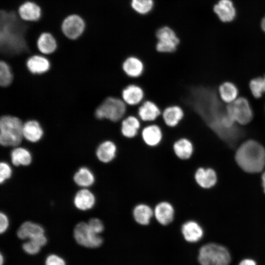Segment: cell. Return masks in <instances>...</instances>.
Masks as SVG:
<instances>
[{"instance_id":"1","label":"cell","mask_w":265,"mask_h":265,"mask_svg":"<svg viewBox=\"0 0 265 265\" xmlns=\"http://www.w3.org/2000/svg\"><path fill=\"white\" fill-rule=\"evenodd\" d=\"M187 90L183 104L197 114L221 140L233 147L244 136V130L231 118L215 89L199 85Z\"/></svg>"},{"instance_id":"2","label":"cell","mask_w":265,"mask_h":265,"mask_svg":"<svg viewBox=\"0 0 265 265\" xmlns=\"http://www.w3.org/2000/svg\"><path fill=\"white\" fill-rule=\"evenodd\" d=\"M26 22L16 11H0V51L3 55L31 53L26 37Z\"/></svg>"},{"instance_id":"3","label":"cell","mask_w":265,"mask_h":265,"mask_svg":"<svg viewBox=\"0 0 265 265\" xmlns=\"http://www.w3.org/2000/svg\"><path fill=\"white\" fill-rule=\"evenodd\" d=\"M235 157L239 167L247 172H259L265 166V149L254 140L243 142L237 150Z\"/></svg>"},{"instance_id":"4","label":"cell","mask_w":265,"mask_h":265,"mask_svg":"<svg viewBox=\"0 0 265 265\" xmlns=\"http://www.w3.org/2000/svg\"><path fill=\"white\" fill-rule=\"evenodd\" d=\"M24 124L18 117L4 115L0 119V143L3 146H17L24 137Z\"/></svg>"},{"instance_id":"5","label":"cell","mask_w":265,"mask_h":265,"mask_svg":"<svg viewBox=\"0 0 265 265\" xmlns=\"http://www.w3.org/2000/svg\"><path fill=\"white\" fill-rule=\"evenodd\" d=\"M128 106L121 98L109 96L97 106L95 116L99 120L120 122L127 115Z\"/></svg>"},{"instance_id":"6","label":"cell","mask_w":265,"mask_h":265,"mask_svg":"<svg viewBox=\"0 0 265 265\" xmlns=\"http://www.w3.org/2000/svg\"><path fill=\"white\" fill-rule=\"evenodd\" d=\"M231 260L229 250L218 243H207L198 252V261L200 265H230Z\"/></svg>"},{"instance_id":"7","label":"cell","mask_w":265,"mask_h":265,"mask_svg":"<svg viewBox=\"0 0 265 265\" xmlns=\"http://www.w3.org/2000/svg\"><path fill=\"white\" fill-rule=\"evenodd\" d=\"M231 118L237 124L245 125L252 120L254 112L248 100L244 97H238L227 106Z\"/></svg>"},{"instance_id":"8","label":"cell","mask_w":265,"mask_h":265,"mask_svg":"<svg viewBox=\"0 0 265 265\" xmlns=\"http://www.w3.org/2000/svg\"><path fill=\"white\" fill-rule=\"evenodd\" d=\"M74 237L77 243L86 248H98L103 243L102 237L94 233L87 223L84 222H80L76 225Z\"/></svg>"},{"instance_id":"9","label":"cell","mask_w":265,"mask_h":265,"mask_svg":"<svg viewBox=\"0 0 265 265\" xmlns=\"http://www.w3.org/2000/svg\"><path fill=\"white\" fill-rule=\"evenodd\" d=\"M158 39L156 45V51L161 53L175 52L180 44V39L175 32L169 27L164 26L156 32Z\"/></svg>"},{"instance_id":"10","label":"cell","mask_w":265,"mask_h":265,"mask_svg":"<svg viewBox=\"0 0 265 265\" xmlns=\"http://www.w3.org/2000/svg\"><path fill=\"white\" fill-rule=\"evenodd\" d=\"M85 28L83 19L79 15L71 14L67 16L61 24V30L68 38L75 40L81 36Z\"/></svg>"},{"instance_id":"11","label":"cell","mask_w":265,"mask_h":265,"mask_svg":"<svg viewBox=\"0 0 265 265\" xmlns=\"http://www.w3.org/2000/svg\"><path fill=\"white\" fill-rule=\"evenodd\" d=\"M140 132L142 141L149 147L159 145L164 137L161 127L156 123L145 124Z\"/></svg>"},{"instance_id":"12","label":"cell","mask_w":265,"mask_h":265,"mask_svg":"<svg viewBox=\"0 0 265 265\" xmlns=\"http://www.w3.org/2000/svg\"><path fill=\"white\" fill-rule=\"evenodd\" d=\"M161 113L162 110L155 102L144 100L137 107L136 116L145 125L155 123Z\"/></svg>"},{"instance_id":"13","label":"cell","mask_w":265,"mask_h":265,"mask_svg":"<svg viewBox=\"0 0 265 265\" xmlns=\"http://www.w3.org/2000/svg\"><path fill=\"white\" fill-rule=\"evenodd\" d=\"M154 209V217L161 225L167 226L174 219L175 211L173 205L168 201L158 203Z\"/></svg>"},{"instance_id":"14","label":"cell","mask_w":265,"mask_h":265,"mask_svg":"<svg viewBox=\"0 0 265 265\" xmlns=\"http://www.w3.org/2000/svg\"><path fill=\"white\" fill-rule=\"evenodd\" d=\"M121 98L128 106H137L144 101L145 92L139 85L131 83L122 89Z\"/></svg>"},{"instance_id":"15","label":"cell","mask_w":265,"mask_h":265,"mask_svg":"<svg viewBox=\"0 0 265 265\" xmlns=\"http://www.w3.org/2000/svg\"><path fill=\"white\" fill-rule=\"evenodd\" d=\"M141 127V122L136 115H128L121 121L120 133L124 138L133 139L139 133Z\"/></svg>"},{"instance_id":"16","label":"cell","mask_w":265,"mask_h":265,"mask_svg":"<svg viewBox=\"0 0 265 265\" xmlns=\"http://www.w3.org/2000/svg\"><path fill=\"white\" fill-rule=\"evenodd\" d=\"M183 108L178 105H170L162 111L161 117L165 125L169 128L177 127L185 116Z\"/></svg>"},{"instance_id":"17","label":"cell","mask_w":265,"mask_h":265,"mask_svg":"<svg viewBox=\"0 0 265 265\" xmlns=\"http://www.w3.org/2000/svg\"><path fill=\"white\" fill-rule=\"evenodd\" d=\"M122 69L125 74L131 79H137L144 73L145 65L140 58L135 56H129L122 63Z\"/></svg>"},{"instance_id":"18","label":"cell","mask_w":265,"mask_h":265,"mask_svg":"<svg viewBox=\"0 0 265 265\" xmlns=\"http://www.w3.org/2000/svg\"><path fill=\"white\" fill-rule=\"evenodd\" d=\"M18 14L23 21L33 22L40 19L42 10L40 6L35 2L26 1L19 6Z\"/></svg>"},{"instance_id":"19","label":"cell","mask_w":265,"mask_h":265,"mask_svg":"<svg viewBox=\"0 0 265 265\" xmlns=\"http://www.w3.org/2000/svg\"><path fill=\"white\" fill-rule=\"evenodd\" d=\"M181 233L184 238L190 243H195L201 240L204 231L201 225L194 220H187L181 226Z\"/></svg>"},{"instance_id":"20","label":"cell","mask_w":265,"mask_h":265,"mask_svg":"<svg viewBox=\"0 0 265 265\" xmlns=\"http://www.w3.org/2000/svg\"><path fill=\"white\" fill-rule=\"evenodd\" d=\"M36 47L39 53L50 55L57 48V43L55 37L51 33L43 32L39 36L36 41Z\"/></svg>"},{"instance_id":"21","label":"cell","mask_w":265,"mask_h":265,"mask_svg":"<svg viewBox=\"0 0 265 265\" xmlns=\"http://www.w3.org/2000/svg\"><path fill=\"white\" fill-rule=\"evenodd\" d=\"M28 70L34 74H42L47 72L50 68V62L43 54L39 53L30 55L26 61Z\"/></svg>"},{"instance_id":"22","label":"cell","mask_w":265,"mask_h":265,"mask_svg":"<svg viewBox=\"0 0 265 265\" xmlns=\"http://www.w3.org/2000/svg\"><path fill=\"white\" fill-rule=\"evenodd\" d=\"M173 152L176 157L181 160L189 159L194 151V146L192 141L187 137H180L175 140L172 146Z\"/></svg>"},{"instance_id":"23","label":"cell","mask_w":265,"mask_h":265,"mask_svg":"<svg viewBox=\"0 0 265 265\" xmlns=\"http://www.w3.org/2000/svg\"><path fill=\"white\" fill-rule=\"evenodd\" d=\"M117 153V146L115 143L110 140H106L99 144L96 154L99 161L107 163L114 160Z\"/></svg>"},{"instance_id":"24","label":"cell","mask_w":265,"mask_h":265,"mask_svg":"<svg viewBox=\"0 0 265 265\" xmlns=\"http://www.w3.org/2000/svg\"><path fill=\"white\" fill-rule=\"evenodd\" d=\"M132 213L136 223L141 226H147L154 217V209L149 205L141 203L134 207Z\"/></svg>"},{"instance_id":"25","label":"cell","mask_w":265,"mask_h":265,"mask_svg":"<svg viewBox=\"0 0 265 265\" xmlns=\"http://www.w3.org/2000/svg\"><path fill=\"white\" fill-rule=\"evenodd\" d=\"M196 183L201 187L209 188L216 183L217 178L215 171L211 168L200 167L194 174Z\"/></svg>"},{"instance_id":"26","label":"cell","mask_w":265,"mask_h":265,"mask_svg":"<svg viewBox=\"0 0 265 265\" xmlns=\"http://www.w3.org/2000/svg\"><path fill=\"white\" fill-rule=\"evenodd\" d=\"M213 11L223 22L232 21L236 15V10L230 0H220L213 7Z\"/></svg>"},{"instance_id":"27","label":"cell","mask_w":265,"mask_h":265,"mask_svg":"<svg viewBox=\"0 0 265 265\" xmlns=\"http://www.w3.org/2000/svg\"><path fill=\"white\" fill-rule=\"evenodd\" d=\"M95 202L94 194L87 189H82L78 191L74 199L75 207L81 211L91 209L94 207Z\"/></svg>"},{"instance_id":"28","label":"cell","mask_w":265,"mask_h":265,"mask_svg":"<svg viewBox=\"0 0 265 265\" xmlns=\"http://www.w3.org/2000/svg\"><path fill=\"white\" fill-rule=\"evenodd\" d=\"M23 133L24 137L27 140L36 142L42 138L43 130L37 121L31 120L24 124Z\"/></svg>"},{"instance_id":"29","label":"cell","mask_w":265,"mask_h":265,"mask_svg":"<svg viewBox=\"0 0 265 265\" xmlns=\"http://www.w3.org/2000/svg\"><path fill=\"white\" fill-rule=\"evenodd\" d=\"M41 234H45L44 228L40 225L31 221L23 223L17 232V237L23 240L31 239Z\"/></svg>"},{"instance_id":"30","label":"cell","mask_w":265,"mask_h":265,"mask_svg":"<svg viewBox=\"0 0 265 265\" xmlns=\"http://www.w3.org/2000/svg\"><path fill=\"white\" fill-rule=\"evenodd\" d=\"M239 90L237 85L231 81H226L220 84L218 88V94L221 100L230 104L238 98Z\"/></svg>"},{"instance_id":"31","label":"cell","mask_w":265,"mask_h":265,"mask_svg":"<svg viewBox=\"0 0 265 265\" xmlns=\"http://www.w3.org/2000/svg\"><path fill=\"white\" fill-rule=\"evenodd\" d=\"M11 159L15 166H27L31 162L32 157L29 151L26 149L17 147L12 151Z\"/></svg>"},{"instance_id":"32","label":"cell","mask_w":265,"mask_h":265,"mask_svg":"<svg viewBox=\"0 0 265 265\" xmlns=\"http://www.w3.org/2000/svg\"><path fill=\"white\" fill-rule=\"evenodd\" d=\"M74 181L77 185L80 186L89 187L94 184L95 176L89 168L82 167L75 174Z\"/></svg>"},{"instance_id":"33","label":"cell","mask_w":265,"mask_h":265,"mask_svg":"<svg viewBox=\"0 0 265 265\" xmlns=\"http://www.w3.org/2000/svg\"><path fill=\"white\" fill-rule=\"evenodd\" d=\"M13 76L10 66L4 60L0 62V85L1 87L8 86L12 82Z\"/></svg>"},{"instance_id":"34","label":"cell","mask_w":265,"mask_h":265,"mask_svg":"<svg viewBox=\"0 0 265 265\" xmlns=\"http://www.w3.org/2000/svg\"><path fill=\"white\" fill-rule=\"evenodd\" d=\"M249 87L255 98H262L265 93L263 77H257L252 79L249 81Z\"/></svg>"},{"instance_id":"35","label":"cell","mask_w":265,"mask_h":265,"mask_svg":"<svg viewBox=\"0 0 265 265\" xmlns=\"http://www.w3.org/2000/svg\"><path fill=\"white\" fill-rule=\"evenodd\" d=\"M153 4V0H132L131 1L132 9L141 14H145L150 12Z\"/></svg>"},{"instance_id":"36","label":"cell","mask_w":265,"mask_h":265,"mask_svg":"<svg viewBox=\"0 0 265 265\" xmlns=\"http://www.w3.org/2000/svg\"><path fill=\"white\" fill-rule=\"evenodd\" d=\"M41 247L32 240H28L23 243L22 249L25 252L30 255L38 254L41 250Z\"/></svg>"},{"instance_id":"37","label":"cell","mask_w":265,"mask_h":265,"mask_svg":"<svg viewBox=\"0 0 265 265\" xmlns=\"http://www.w3.org/2000/svg\"><path fill=\"white\" fill-rule=\"evenodd\" d=\"M12 169L10 166L5 162H1L0 164V182L4 183L10 178L12 175Z\"/></svg>"},{"instance_id":"38","label":"cell","mask_w":265,"mask_h":265,"mask_svg":"<svg viewBox=\"0 0 265 265\" xmlns=\"http://www.w3.org/2000/svg\"><path fill=\"white\" fill-rule=\"evenodd\" d=\"M91 230L95 234L100 235L104 230L103 222L99 218H92L87 223Z\"/></svg>"},{"instance_id":"39","label":"cell","mask_w":265,"mask_h":265,"mask_svg":"<svg viewBox=\"0 0 265 265\" xmlns=\"http://www.w3.org/2000/svg\"><path fill=\"white\" fill-rule=\"evenodd\" d=\"M45 265H66V264L62 258L57 255L52 254L47 257Z\"/></svg>"},{"instance_id":"40","label":"cell","mask_w":265,"mask_h":265,"mask_svg":"<svg viewBox=\"0 0 265 265\" xmlns=\"http://www.w3.org/2000/svg\"><path fill=\"white\" fill-rule=\"evenodd\" d=\"M9 226V220L7 216L1 212L0 214V233L3 234L7 230Z\"/></svg>"},{"instance_id":"41","label":"cell","mask_w":265,"mask_h":265,"mask_svg":"<svg viewBox=\"0 0 265 265\" xmlns=\"http://www.w3.org/2000/svg\"><path fill=\"white\" fill-rule=\"evenodd\" d=\"M238 265H257V263L252 259L246 258L242 260Z\"/></svg>"},{"instance_id":"42","label":"cell","mask_w":265,"mask_h":265,"mask_svg":"<svg viewBox=\"0 0 265 265\" xmlns=\"http://www.w3.org/2000/svg\"><path fill=\"white\" fill-rule=\"evenodd\" d=\"M4 263V257L2 253L0 254V265H3Z\"/></svg>"},{"instance_id":"43","label":"cell","mask_w":265,"mask_h":265,"mask_svg":"<svg viewBox=\"0 0 265 265\" xmlns=\"http://www.w3.org/2000/svg\"><path fill=\"white\" fill-rule=\"evenodd\" d=\"M261 27L265 32V16L263 18L261 22Z\"/></svg>"},{"instance_id":"44","label":"cell","mask_w":265,"mask_h":265,"mask_svg":"<svg viewBox=\"0 0 265 265\" xmlns=\"http://www.w3.org/2000/svg\"><path fill=\"white\" fill-rule=\"evenodd\" d=\"M262 182H263V186L264 187V192L265 193V172L262 175Z\"/></svg>"},{"instance_id":"45","label":"cell","mask_w":265,"mask_h":265,"mask_svg":"<svg viewBox=\"0 0 265 265\" xmlns=\"http://www.w3.org/2000/svg\"><path fill=\"white\" fill-rule=\"evenodd\" d=\"M263 78L264 86V91L265 93V75H264Z\"/></svg>"},{"instance_id":"46","label":"cell","mask_w":265,"mask_h":265,"mask_svg":"<svg viewBox=\"0 0 265 265\" xmlns=\"http://www.w3.org/2000/svg\"></svg>"}]
</instances>
